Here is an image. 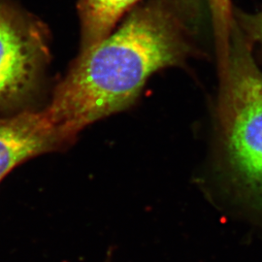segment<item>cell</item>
Instances as JSON below:
<instances>
[{"mask_svg": "<svg viewBox=\"0 0 262 262\" xmlns=\"http://www.w3.org/2000/svg\"><path fill=\"white\" fill-rule=\"evenodd\" d=\"M189 28L168 0L136 6L117 30L80 51L44 111L76 141L92 123L131 107L154 74L195 55Z\"/></svg>", "mask_w": 262, "mask_h": 262, "instance_id": "obj_1", "label": "cell"}, {"mask_svg": "<svg viewBox=\"0 0 262 262\" xmlns=\"http://www.w3.org/2000/svg\"><path fill=\"white\" fill-rule=\"evenodd\" d=\"M217 73L216 128L225 176L262 216V72L235 20L228 58Z\"/></svg>", "mask_w": 262, "mask_h": 262, "instance_id": "obj_2", "label": "cell"}, {"mask_svg": "<svg viewBox=\"0 0 262 262\" xmlns=\"http://www.w3.org/2000/svg\"><path fill=\"white\" fill-rule=\"evenodd\" d=\"M49 59L46 27L10 0H0V110L31 99Z\"/></svg>", "mask_w": 262, "mask_h": 262, "instance_id": "obj_3", "label": "cell"}, {"mask_svg": "<svg viewBox=\"0 0 262 262\" xmlns=\"http://www.w3.org/2000/svg\"><path fill=\"white\" fill-rule=\"evenodd\" d=\"M74 143L42 111L0 119V181L26 160Z\"/></svg>", "mask_w": 262, "mask_h": 262, "instance_id": "obj_4", "label": "cell"}, {"mask_svg": "<svg viewBox=\"0 0 262 262\" xmlns=\"http://www.w3.org/2000/svg\"><path fill=\"white\" fill-rule=\"evenodd\" d=\"M140 0H79L78 13L81 24L80 51L99 43L114 31L123 15Z\"/></svg>", "mask_w": 262, "mask_h": 262, "instance_id": "obj_5", "label": "cell"}, {"mask_svg": "<svg viewBox=\"0 0 262 262\" xmlns=\"http://www.w3.org/2000/svg\"><path fill=\"white\" fill-rule=\"evenodd\" d=\"M233 17L246 38L253 46L258 45L262 50V9L256 13H245L234 9Z\"/></svg>", "mask_w": 262, "mask_h": 262, "instance_id": "obj_6", "label": "cell"}, {"mask_svg": "<svg viewBox=\"0 0 262 262\" xmlns=\"http://www.w3.org/2000/svg\"><path fill=\"white\" fill-rule=\"evenodd\" d=\"M175 9L185 18L190 27L199 20L205 8L208 7L207 0H168Z\"/></svg>", "mask_w": 262, "mask_h": 262, "instance_id": "obj_7", "label": "cell"}]
</instances>
